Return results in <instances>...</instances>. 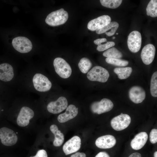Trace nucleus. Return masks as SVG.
Wrapping results in <instances>:
<instances>
[{
	"mask_svg": "<svg viewBox=\"0 0 157 157\" xmlns=\"http://www.w3.org/2000/svg\"><path fill=\"white\" fill-rule=\"evenodd\" d=\"M67 12L62 8L49 13L45 19L46 23L51 26H56L63 24L67 20Z\"/></svg>",
	"mask_w": 157,
	"mask_h": 157,
	"instance_id": "f257e3e1",
	"label": "nucleus"
},
{
	"mask_svg": "<svg viewBox=\"0 0 157 157\" xmlns=\"http://www.w3.org/2000/svg\"><path fill=\"white\" fill-rule=\"evenodd\" d=\"M109 77L108 71L102 67L97 66L93 67L87 74V77L90 80L104 83Z\"/></svg>",
	"mask_w": 157,
	"mask_h": 157,
	"instance_id": "f03ea898",
	"label": "nucleus"
},
{
	"mask_svg": "<svg viewBox=\"0 0 157 157\" xmlns=\"http://www.w3.org/2000/svg\"><path fill=\"white\" fill-rule=\"evenodd\" d=\"M53 64L56 72L62 78H67L71 76V68L63 59L60 57L56 58L53 61Z\"/></svg>",
	"mask_w": 157,
	"mask_h": 157,
	"instance_id": "7ed1b4c3",
	"label": "nucleus"
},
{
	"mask_svg": "<svg viewBox=\"0 0 157 157\" xmlns=\"http://www.w3.org/2000/svg\"><path fill=\"white\" fill-rule=\"evenodd\" d=\"M34 86L37 91L45 92L49 90L51 88L52 84L48 78L43 75L37 73L33 79Z\"/></svg>",
	"mask_w": 157,
	"mask_h": 157,
	"instance_id": "20e7f679",
	"label": "nucleus"
},
{
	"mask_svg": "<svg viewBox=\"0 0 157 157\" xmlns=\"http://www.w3.org/2000/svg\"><path fill=\"white\" fill-rule=\"evenodd\" d=\"M12 44L16 50L22 53L29 52L32 48L31 41L24 37L19 36L14 38L12 41Z\"/></svg>",
	"mask_w": 157,
	"mask_h": 157,
	"instance_id": "39448f33",
	"label": "nucleus"
},
{
	"mask_svg": "<svg viewBox=\"0 0 157 157\" xmlns=\"http://www.w3.org/2000/svg\"><path fill=\"white\" fill-rule=\"evenodd\" d=\"M113 106V104L110 99L104 98L99 101L93 102L91 105L90 109L93 113L100 114L110 111Z\"/></svg>",
	"mask_w": 157,
	"mask_h": 157,
	"instance_id": "423d86ee",
	"label": "nucleus"
},
{
	"mask_svg": "<svg viewBox=\"0 0 157 157\" xmlns=\"http://www.w3.org/2000/svg\"><path fill=\"white\" fill-rule=\"evenodd\" d=\"M0 139L2 143L6 146L15 144L17 141V137L12 130L3 127L0 129Z\"/></svg>",
	"mask_w": 157,
	"mask_h": 157,
	"instance_id": "0eeeda50",
	"label": "nucleus"
},
{
	"mask_svg": "<svg viewBox=\"0 0 157 157\" xmlns=\"http://www.w3.org/2000/svg\"><path fill=\"white\" fill-rule=\"evenodd\" d=\"M131 122V118L128 115L122 113L114 117L111 121V125L115 130L120 131L127 128Z\"/></svg>",
	"mask_w": 157,
	"mask_h": 157,
	"instance_id": "6e6552de",
	"label": "nucleus"
},
{
	"mask_svg": "<svg viewBox=\"0 0 157 157\" xmlns=\"http://www.w3.org/2000/svg\"><path fill=\"white\" fill-rule=\"evenodd\" d=\"M142 44L141 34L138 31H134L129 34L127 39V45L132 52H137L140 49Z\"/></svg>",
	"mask_w": 157,
	"mask_h": 157,
	"instance_id": "1a4fd4ad",
	"label": "nucleus"
},
{
	"mask_svg": "<svg viewBox=\"0 0 157 157\" xmlns=\"http://www.w3.org/2000/svg\"><path fill=\"white\" fill-rule=\"evenodd\" d=\"M67 101L64 97H60L54 101L49 103L47 106L48 111L51 113H59L65 110L67 107Z\"/></svg>",
	"mask_w": 157,
	"mask_h": 157,
	"instance_id": "9d476101",
	"label": "nucleus"
},
{
	"mask_svg": "<svg viewBox=\"0 0 157 157\" xmlns=\"http://www.w3.org/2000/svg\"><path fill=\"white\" fill-rule=\"evenodd\" d=\"M34 115V112L30 108L26 106L22 107L17 117V124L22 127L27 126L29 124L30 120Z\"/></svg>",
	"mask_w": 157,
	"mask_h": 157,
	"instance_id": "9b49d317",
	"label": "nucleus"
},
{
	"mask_svg": "<svg viewBox=\"0 0 157 157\" xmlns=\"http://www.w3.org/2000/svg\"><path fill=\"white\" fill-rule=\"evenodd\" d=\"M111 21L109 16L103 15L90 21L88 24L87 28L90 31H96L107 25Z\"/></svg>",
	"mask_w": 157,
	"mask_h": 157,
	"instance_id": "f8f14e48",
	"label": "nucleus"
},
{
	"mask_svg": "<svg viewBox=\"0 0 157 157\" xmlns=\"http://www.w3.org/2000/svg\"><path fill=\"white\" fill-rule=\"evenodd\" d=\"M80 138L75 136L67 141L63 147V150L66 155L75 152L78 150L81 144Z\"/></svg>",
	"mask_w": 157,
	"mask_h": 157,
	"instance_id": "ddd939ff",
	"label": "nucleus"
},
{
	"mask_svg": "<svg viewBox=\"0 0 157 157\" xmlns=\"http://www.w3.org/2000/svg\"><path fill=\"white\" fill-rule=\"evenodd\" d=\"M129 95L130 100L135 104L142 102L146 97L144 90L142 87L138 86L131 87L129 91Z\"/></svg>",
	"mask_w": 157,
	"mask_h": 157,
	"instance_id": "4468645a",
	"label": "nucleus"
},
{
	"mask_svg": "<svg viewBox=\"0 0 157 157\" xmlns=\"http://www.w3.org/2000/svg\"><path fill=\"white\" fill-rule=\"evenodd\" d=\"M156 52L154 46L151 44H148L143 48L141 57L143 63L145 65L150 64L153 61Z\"/></svg>",
	"mask_w": 157,
	"mask_h": 157,
	"instance_id": "2eb2a0df",
	"label": "nucleus"
},
{
	"mask_svg": "<svg viewBox=\"0 0 157 157\" xmlns=\"http://www.w3.org/2000/svg\"><path fill=\"white\" fill-rule=\"evenodd\" d=\"M116 140L113 136L108 135L99 137L95 141V144L101 149H109L113 147L115 144Z\"/></svg>",
	"mask_w": 157,
	"mask_h": 157,
	"instance_id": "dca6fc26",
	"label": "nucleus"
},
{
	"mask_svg": "<svg viewBox=\"0 0 157 157\" xmlns=\"http://www.w3.org/2000/svg\"><path fill=\"white\" fill-rule=\"evenodd\" d=\"M78 108L72 104L69 105L66 108L65 113L60 114L58 117V121L64 123L76 117L78 114Z\"/></svg>",
	"mask_w": 157,
	"mask_h": 157,
	"instance_id": "f3484780",
	"label": "nucleus"
},
{
	"mask_svg": "<svg viewBox=\"0 0 157 157\" xmlns=\"http://www.w3.org/2000/svg\"><path fill=\"white\" fill-rule=\"evenodd\" d=\"M14 76L12 66L7 63L0 65V80L4 81H11Z\"/></svg>",
	"mask_w": 157,
	"mask_h": 157,
	"instance_id": "a211bd4d",
	"label": "nucleus"
},
{
	"mask_svg": "<svg viewBox=\"0 0 157 157\" xmlns=\"http://www.w3.org/2000/svg\"><path fill=\"white\" fill-rule=\"evenodd\" d=\"M148 138V135L146 132H142L138 133L131 142V147L136 150L140 149L144 145Z\"/></svg>",
	"mask_w": 157,
	"mask_h": 157,
	"instance_id": "6ab92c4d",
	"label": "nucleus"
},
{
	"mask_svg": "<svg viewBox=\"0 0 157 157\" xmlns=\"http://www.w3.org/2000/svg\"><path fill=\"white\" fill-rule=\"evenodd\" d=\"M119 26V24L117 22H110L104 27L96 30V33L98 34L106 33L105 34L108 36H112L115 34Z\"/></svg>",
	"mask_w": 157,
	"mask_h": 157,
	"instance_id": "aec40b11",
	"label": "nucleus"
},
{
	"mask_svg": "<svg viewBox=\"0 0 157 157\" xmlns=\"http://www.w3.org/2000/svg\"><path fill=\"white\" fill-rule=\"evenodd\" d=\"M50 130L55 136L53 142V145L56 147L60 146L63 142L64 140L63 134L58 130L57 126L55 124L52 125L50 126Z\"/></svg>",
	"mask_w": 157,
	"mask_h": 157,
	"instance_id": "412c9836",
	"label": "nucleus"
},
{
	"mask_svg": "<svg viewBox=\"0 0 157 157\" xmlns=\"http://www.w3.org/2000/svg\"><path fill=\"white\" fill-rule=\"evenodd\" d=\"M132 71V69L130 67L122 68H116L114 69V72L117 75L120 79H125L129 77Z\"/></svg>",
	"mask_w": 157,
	"mask_h": 157,
	"instance_id": "4be33fe9",
	"label": "nucleus"
},
{
	"mask_svg": "<svg viewBox=\"0 0 157 157\" xmlns=\"http://www.w3.org/2000/svg\"><path fill=\"white\" fill-rule=\"evenodd\" d=\"M157 0H151L148 4L146 8L147 14L153 17L157 16Z\"/></svg>",
	"mask_w": 157,
	"mask_h": 157,
	"instance_id": "5701e85b",
	"label": "nucleus"
},
{
	"mask_svg": "<svg viewBox=\"0 0 157 157\" xmlns=\"http://www.w3.org/2000/svg\"><path fill=\"white\" fill-rule=\"evenodd\" d=\"M92 64L89 59L85 57L82 58L80 60L78 67L81 71L84 74L87 73L91 68Z\"/></svg>",
	"mask_w": 157,
	"mask_h": 157,
	"instance_id": "b1692460",
	"label": "nucleus"
},
{
	"mask_svg": "<svg viewBox=\"0 0 157 157\" xmlns=\"http://www.w3.org/2000/svg\"><path fill=\"white\" fill-rule=\"evenodd\" d=\"M103 56L107 58L119 59L122 57V53L114 47L108 49L103 53Z\"/></svg>",
	"mask_w": 157,
	"mask_h": 157,
	"instance_id": "393cba45",
	"label": "nucleus"
},
{
	"mask_svg": "<svg viewBox=\"0 0 157 157\" xmlns=\"http://www.w3.org/2000/svg\"><path fill=\"white\" fill-rule=\"evenodd\" d=\"M102 5L106 7L110 8H118L122 2V0H100Z\"/></svg>",
	"mask_w": 157,
	"mask_h": 157,
	"instance_id": "a878e982",
	"label": "nucleus"
},
{
	"mask_svg": "<svg viewBox=\"0 0 157 157\" xmlns=\"http://www.w3.org/2000/svg\"><path fill=\"white\" fill-rule=\"evenodd\" d=\"M150 92L153 97H157V72H155L151 76L150 83Z\"/></svg>",
	"mask_w": 157,
	"mask_h": 157,
	"instance_id": "bb28decb",
	"label": "nucleus"
},
{
	"mask_svg": "<svg viewBox=\"0 0 157 157\" xmlns=\"http://www.w3.org/2000/svg\"><path fill=\"white\" fill-rule=\"evenodd\" d=\"M106 61L108 64L119 66H126L129 64V62L126 60L109 58H106Z\"/></svg>",
	"mask_w": 157,
	"mask_h": 157,
	"instance_id": "cd10ccee",
	"label": "nucleus"
},
{
	"mask_svg": "<svg viewBox=\"0 0 157 157\" xmlns=\"http://www.w3.org/2000/svg\"><path fill=\"white\" fill-rule=\"evenodd\" d=\"M115 45V43L113 42H107L105 44H101L98 45L97 49L99 51H103L114 46Z\"/></svg>",
	"mask_w": 157,
	"mask_h": 157,
	"instance_id": "c85d7f7f",
	"label": "nucleus"
},
{
	"mask_svg": "<svg viewBox=\"0 0 157 157\" xmlns=\"http://www.w3.org/2000/svg\"><path fill=\"white\" fill-rule=\"evenodd\" d=\"M150 142L152 144H155L157 142V130L153 129L151 130L149 134Z\"/></svg>",
	"mask_w": 157,
	"mask_h": 157,
	"instance_id": "c756f323",
	"label": "nucleus"
},
{
	"mask_svg": "<svg viewBox=\"0 0 157 157\" xmlns=\"http://www.w3.org/2000/svg\"><path fill=\"white\" fill-rule=\"evenodd\" d=\"M30 157H48V156L46 151L44 149H41L38 151L35 156Z\"/></svg>",
	"mask_w": 157,
	"mask_h": 157,
	"instance_id": "7c9ffc66",
	"label": "nucleus"
},
{
	"mask_svg": "<svg viewBox=\"0 0 157 157\" xmlns=\"http://www.w3.org/2000/svg\"><path fill=\"white\" fill-rule=\"evenodd\" d=\"M107 42V39L105 38H101L97 39L95 40L94 41V43L98 45L100 44L103 42Z\"/></svg>",
	"mask_w": 157,
	"mask_h": 157,
	"instance_id": "2f4dec72",
	"label": "nucleus"
},
{
	"mask_svg": "<svg viewBox=\"0 0 157 157\" xmlns=\"http://www.w3.org/2000/svg\"><path fill=\"white\" fill-rule=\"evenodd\" d=\"M95 157H110L108 153L105 152H100L98 153Z\"/></svg>",
	"mask_w": 157,
	"mask_h": 157,
	"instance_id": "473e14b6",
	"label": "nucleus"
},
{
	"mask_svg": "<svg viewBox=\"0 0 157 157\" xmlns=\"http://www.w3.org/2000/svg\"><path fill=\"white\" fill-rule=\"evenodd\" d=\"M71 157H86V155L84 153L78 152L72 154Z\"/></svg>",
	"mask_w": 157,
	"mask_h": 157,
	"instance_id": "72a5a7b5",
	"label": "nucleus"
},
{
	"mask_svg": "<svg viewBox=\"0 0 157 157\" xmlns=\"http://www.w3.org/2000/svg\"><path fill=\"white\" fill-rule=\"evenodd\" d=\"M129 157H142V156L140 153L135 152L131 154Z\"/></svg>",
	"mask_w": 157,
	"mask_h": 157,
	"instance_id": "f704fd0d",
	"label": "nucleus"
},
{
	"mask_svg": "<svg viewBox=\"0 0 157 157\" xmlns=\"http://www.w3.org/2000/svg\"><path fill=\"white\" fill-rule=\"evenodd\" d=\"M154 157H157V151H155L154 153Z\"/></svg>",
	"mask_w": 157,
	"mask_h": 157,
	"instance_id": "c9c22d12",
	"label": "nucleus"
},
{
	"mask_svg": "<svg viewBox=\"0 0 157 157\" xmlns=\"http://www.w3.org/2000/svg\"><path fill=\"white\" fill-rule=\"evenodd\" d=\"M115 38V37H113V39H114Z\"/></svg>",
	"mask_w": 157,
	"mask_h": 157,
	"instance_id": "e433bc0d",
	"label": "nucleus"
},
{
	"mask_svg": "<svg viewBox=\"0 0 157 157\" xmlns=\"http://www.w3.org/2000/svg\"><path fill=\"white\" fill-rule=\"evenodd\" d=\"M118 33H116V35H118Z\"/></svg>",
	"mask_w": 157,
	"mask_h": 157,
	"instance_id": "4c0bfd02",
	"label": "nucleus"
}]
</instances>
